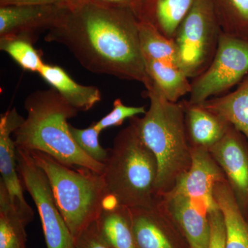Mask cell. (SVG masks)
I'll return each instance as SVG.
<instances>
[{
  "mask_svg": "<svg viewBox=\"0 0 248 248\" xmlns=\"http://www.w3.org/2000/svg\"><path fill=\"white\" fill-rule=\"evenodd\" d=\"M28 224L0 181V248H27Z\"/></svg>",
  "mask_w": 248,
  "mask_h": 248,
  "instance_id": "cell-21",
  "label": "cell"
},
{
  "mask_svg": "<svg viewBox=\"0 0 248 248\" xmlns=\"http://www.w3.org/2000/svg\"><path fill=\"white\" fill-rule=\"evenodd\" d=\"M248 74V40L222 32L216 55L203 73L192 79L188 100L202 104L226 94Z\"/></svg>",
  "mask_w": 248,
  "mask_h": 248,
  "instance_id": "cell-7",
  "label": "cell"
},
{
  "mask_svg": "<svg viewBox=\"0 0 248 248\" xmlns=\"http://www.w3.org/2000/svg\"><path fill=\"white\" fill-rule=\"evenodd\" d=\"M214 197L224 219L225 248H248V216L240 208L226 178L215 186Z\"/></svg>",
  "mask_w": 248,
  "mask_h": 248,
  "instance_id": "cell-18",
  "label": "cell"
},
{
  "mask_svg": "<svg viewBox=\"0 0 248 248\" xmlns=\"http://www.w3.org/2000/svg\"><path fill=\"white\" fill-rule=\"evenodd\" d=\"M89 0H0V6L6 5H51L62 9L73 10Z\"/></svg>",
  "mask_w": 248,
  "mask_h": 248,
  "instance_id": "cell-30",
  "label": "cell"
},
{
  "mask_svg": "<svg viewBox=\"0 0 248 248\" xmlns=\"http://www.w3.org/2000/svg\"><path fill=\"white\" fill-rule=\"evenodd\" d=\"M45 40L65 46L92 73L144 86L151 81L140 48L139 20L131 10L105 7L89 0L66 10Z\"/></svg>",
  "mask_w": 248,
  "mask_h": 248,
  "instance_id": "cell-1",
  "label": "cell"
},
{
  "mask_svg": "<svg viewBox=\"0 0 248 248\" xmlns=\"http://www.w3.org/2000/svg\"><path fill=\"white\" fill-rule=\"evenodd\" d=\"M129 210L138 248H190L172 217L157 199L151 208Z\"/></svg>",
  "mask_w": 248,
  "mask_h": 248,
  "instance_id": "cell-9",
  "label": "cell"
},
{
  "mask_svg": "<svg viewBox=\"0 0 248 248\" xmlns=\"http://www.w3.org/2000/svg\"><path fill=\"white\" fill-rule=\"evenodd\" d=\"M222 32L248 40V0H212Z\"/></svg>",
  "mask_w": 248,
  "mask_h": 248,
  "instance_id": "cell-24",
  "label": "cell"
},
{
  "mask_svg": "<svg viewBox=\"0 0 248 248\" xmlns=\"http://www.w3.org/2000/svg\"><path fill=\"white\" fill-rule=\"evenodd\" d=\"M129 122L108 149L102 175L109 194L120 205L151 208L156 200L157 161L140 138L136 125Z\"/></svg>",
  "mask_w": 248,
  "mask_h": 248,
  "instance_id": "cell-4",
  "label": "cell"
},
{
  "mask_svg": "<svg viewBox=\"0 0 248 248\" xmlns=\"http://www.w3.org/2000/svg\"><path fill=\"white\" fill-rule=\"evenodd\" d=\"M140 48L145 60L179 66V53L173 39L165 37L148 23L139 21Z\"/></svg>",
  "mask_w": 248,
  "mask_h": 248,
  "instance_id": "cell-23",
  "label": "cell"
},
{
  "mask_svg": "<svg viewBox=\"0 0 248 248\" xmlns=\"http://www.w3.org/2000/svg\"><path fill=\"white\" fill-rule=\"evenodd\" d=\"M38 74L78 112L89 110L102 99L98 88L78 84L57 65L45 63Z\"/></svg>",
  "mask_w": 248,
  "mask_h": 248,
  "instance_id": "cell-17",
  "label": "cell"
},
{
  "mask_svg": "<svg viewBox=\"0 0 248 248\" xmlns=\"http://www.w3.org/2000/svg\"><path fill=\"white\" fill-rule=\"evenodd\" d=\"M17 170L23 187L32 197L42 221L47 248H75L54 196L48 177L30 153L17 148Z\"/></svg>",
  "mask_w": 248,
  "mask_h": 248,
  "instance_id": "cell-8",
  "label": "cell"
},
{
  "mask_svg": "<svg viewBox=\"0 0 248 248\" xmlns=\"http://www.w3.org/2000/svg\"><path fill=\"white\" fill-rule=\"evenodd\" d=\"M75 248H111L98 231L96 221L84 230L74 240Z\"/></svg>",
  "mask_w": 248,
  "mask_h": 248,
  "instance_id": "cell-29",
  "label": "cell"
},
{
  "mask_svg": "<svg viewBox=\"0 0 248 248\" xmlns=\"http://www.w3.org/2000/svg\"><path fill=\"white\" fill-rule=\"evenodd\" d=\"M221 168L240 208L248 213V141L232 125L209 150Z\"/></svg>",
  "mask_w": 248,
  "mask_h": 248,
  "instance_id": "cell-10",
  "label": "cell"
},
{
  "mask_svg": "<svg viewBox=\"0 0 248 248\" xmlns=\"http://www.w3.org/2000/svg\"><path fill=\"white\" fill-rule=\"evenodd\" d=\"M222 32L212 0H196L174 39L179 66L195 79L208 69L216 55Z\"/></svg>",
  "mask_w": 248,
  "mask_h": 248,
  "instance_id": "cell-6",
  "label": "cell"
},
{
  "mask_svg": "<svg viewBox=\"0 0 248 248\" xmlns=\"http://www.w3.org/2000/svg\"><path fill=\"white\" fill-rule=\"evenodd\" d=\"M202 104L241 132L248 141V74L233 92L210 98Z\"/></svg>",
  "mask_w": 248,
  "mask_h": 248,
  "instance_id": "cell-20",
  "label": "cell"
},
{
  "mask_svg": "<svg viewBox=\"0 0 248 248\" xmlns=\"http://www.w3.org/2000/svg\"><path fill=\"white\" fill-rule=\"evenodd\" d=\"M208 217L211 231L208 248H225L226 228L223 214L218 206L209 212Z\"/></svg>",
  "mask_w": 248,
  "mask_h": 248,
  "instance_id": "cell-28",
  "label": "cell"
},
{
  "mask_svg": "<svg viewBox=\"0 0 248 248\" xmlns=\"http://www.w3.org/2000/svg\"><path fill=\"white\" fill-rule=\"evenodd\" d=\"M191 148L192 162L190 169L172 191L187 196L209 213L218 207L214 197L215 186L226 177L208 150Z\"/></svg>",
  "mask_w": 248,
  "mask_h": 248,
  "instance_id": "cell-13",
  "label": "cell"
},
{
  "mask_svg": "<svg viewBox=\"0 0 248 248\" xmlns=\"http://www.w3.org/2000/svg\"><path fill=\"white\" fill-rule=\"evenodd\" d=\"M145 88L149 109L143 117L136 116L130 120L157 161L155 185L157 197L172 191L190 169L192 148L186 135L181 103L168 100L152 79Z\"/></svg>",
  "mask_w": 248,
  "mask_h": 248,
  "instance_id": "cell-3",
  "label": "cell"
},
{
  "mask_svg": "<svg viewBox=\"0 0 248 248\" xmlns=\"http://www.w3.org/2000/svg\"><path fill=\"white\" fill-rule=\"evenodd\" d=\"M146 112L144 107H127L120 99H117L113 103V108L111 112L97 122L93 123V125L99 131L102 132L111 127L120 126L127 119L130 120L132 117L144 115Z\"/></svg>",
  "mask_w": 248,
  "mask_h": 248,
  "instance_id": "cell-27",
  "label": "cell"
},
{
  "mask_svg": "<svg viewBox=\"0 0 248 248\" xmlns=\"http://www.w3.org/2000/svg\"><path fill=\"white\" fill-rule=\"evenodd\" d=\"M196 0H141L136 17L165 37L174 39L178 28Z\"/></svg>",
  "mask_w": 248,
  "mask_h": 248,
  "instance_id": "cell-16",
  "label": "cell"
},
{
  "mask_svg": "<svg viewBox=\"0 0 248 248\" xmlns=\"http://www.w3.org/2000/svg\"><path fill=\"white\" fill-rule=\"evenodd\" d=\"M156 198L163 204L184 235L190 248H208L210 224L208 212L188 197L171 191Z\"/></svg>",
  "mask_w": 248,
  "mask_h": 248,
  "instance_id": "cell-14",
  "label": "cell"
},
{
  "mask_svg": "<svg viewBox=\"0 0 248 248\" xmlns=\"http://www.w3.org/2000/svg\"><path fill=\"white\" fill-rule=\"evenodd\" d=\"M66 10L51 5L0 6V38H22L35 44L39 34L48 31Z\"/></svg>",
  "mask_w": 248,
  "mask_h": 248,
  "instance_id": "cell-11",
  "label": "cell"
},
{
  "mask_svg": "<svg viewBox=\"0 0 248 248\" xmlns=\"http://www.w3.org/2000/svg\"><path fill=\"white\" fill-rule=\"evenodd\" d=\"M180 103L184 109L186 135L190 146L209 151L226 135L231 124L202 104H194L186 99Z\"/></svg>",
  "mask_w": 248,
  "mask_h": 248,
  "instance_id": "cell-15",
  "label": "cell"
},
{
  "mask_svg": "<svg viewBox=\"0 0 248 248\" xmlns=\"http://www.w3.org/2000/svg\"><path fill=\"white\" fill-rule=\"evenodd\" d=\"M144 61L148 76L170 102H178L179 99L190 94L192 85L180 67L164 62Z\"/></svg>",
  "mask_w": 248,
  "mask_h": 248,
  "instance_id": "cell-22",
  "label": "cell"
},
{
  "mask_svg": "<svg viewBox=\"0 0 248 248\" xmlns=\"http://www.w3.org/2000/svg\"><path fill=\"white\" fill-rule=\"evenodd\" d=\"M247 215V216H248V213H247V215Z\"/></svg>",
  "mask_w": 248,
  "mask_h": 248,
  "instance_id": "cell-32",
  "label": "cell"
},
{
  "mask_svg": "<svg viewBox=\"0 0 248 248\" xmlns=\"http://www.w3.org/2000/svg\"><path fill=\"white\" fill-rule=\"evenodd\" d=\"M69 130L76 144L85 154L94 161L104 164L108 156V149L101 146L99 141V131L94 125L89 128L80 129L75 128L69 124Z\"/></svg>",
  "mask_w": 248,
  "mask_h": 248,
  "instance_id": "cell-26",
  "label": "cell"
},
{
  "mask_svg": "<svg viewBox=\"0 0 248 248\" xmlns=\"http://www.w3.org/2000/svg\"><path fill=\"white\" fill-rule=\"evenodd\" d=\"M33 45L22 38H0V50L7 53L23 69L39 73L45 62Z\"/></svg>",
  "mask_w": 248,
  "mask_h": 248,
  "instance_id": "cell-25",
  "label": "cell"
},
{
  "mask_svg": "<svg viewBox=\"0 0 248 248\" xmlns=\"http://www.w3.org/2000/svg\"><path fill=\"white\" fill-rule=\"evenodd\" d=\"M29 152L48 177L59 210L76 239L97 219L110 196L102 174L73 169L42 152Z\"/></svg>",
  "mask_w": 248,
  "mask_h": 248,
  "instance_id": "cell-5",
  "label": "cell"
},
{
  "mask_svg": "<svg viewBox=\"0 0 248 248\" xmlns=\"http://www.w3.org/2000/svg\"><path fill=\"white\" fill-rule=\"evenodd\" d=\"M24 120L16 108L6 111L0 117V172L1 182L13 203L29 223L33 219L34 212L23 194L24 187L17 170V148L13 138V134Z\"/></svg>",
  "mask_w": 248,
  "mask_h": 248,
  "instance_id": "cell-12",
  "label": "cell"
},
{
  "mask_svg": "<svg viewBox=\"0 0 248 248\" xmlns=\"http://www.w3.org/2000/svg\"><path fill=\"white\" fill-rule=\"evenodd\" d=\"M24 107L27 117L13 134L16 148L42 152L70 167L78 166L102 174L104 164L85 154L70 132L68 120L79 112L55 89L31 93Z\"/></svg>",
  "mask_w": 248,
  "mask_h": 248,
  "instance_id": "cell-2",
  "label": "cell"
},
{
  "mask_svg": "<svg viewBox=\"0 0 248 248\" xmlns=\"http://www.w3.org/2000/svg\"><path fill=\"white\" fill-rule=\"evenodd\" d=\"M98 231L111 248H138L130 210L110 196L96 220Z\"/></svg>",
  "mask_w": 248,
  "mask_h": 248,
  "instance_id": "cell-19",
  "label": "cell"
},
{
  "mask_svg": "<svg viewBox=\"0 0 248 248\" xmlns=\"http://www.w3.org/2000/svg\"><path fill=\"white\" fill-rule=\"evenodd\" d=\"M96 4L108 8L131 10L136 16L141 0H91Z\"/></svg>",
  "mask_w": 248,
  "mask_h": 248,
  "instance_id": "cell-31",
  "label": "cell"
}]
</instances>
